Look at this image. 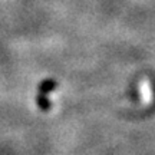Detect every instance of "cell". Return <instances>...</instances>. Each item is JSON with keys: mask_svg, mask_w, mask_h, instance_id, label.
Returning a JSON list of instances; mask_svg holds the SVG:
<instances>
[{"mask_svg": "<svg viewBox=\"0 0 155 155\" xmlns=\"http://www.w3.org/2000/svg\"><path fill=\"white\" fill-rule=\"evenodd\" d=\"M142 91H144V94H142V96H144V101H151V86L148 85L147 82L142 83Z\"/></svg>", "mask_w": 155, "mask_h": 155, "instance_id": "6da1fadb", "label": "cell"}]
</instances>
